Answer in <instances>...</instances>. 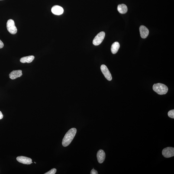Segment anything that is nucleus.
Wrapping results in <instances>:
<instances>
[{"label":"nucleus","mask_w":174,"mask_h":174,"mask_svg":"<svg viewBox=\"0 0 174 174\" xmlns=\"http://www.w3.org/2000/svg\"><path fill=\"white\" fill-rule=\"evenodd\" d=\"M76 129L74 128L70 129L66 133L62 142V145L64 147H66L70 144L76 134Z\"/></svg>","instance_id":"obj_1"},{"label":"nucleus","mask_w":174,"mask_h":174,"mask_svg":"<svg viewBox=\"0 0 174 174\" xmlns=\"http://www.w3.org/2000/svg\"><path fill=\"white\" fill-rule=\"evenodd\" d=\"M153 89L160 95L166 94L168 90V87L166 85L159 83L154 84L153 86Z\"/></svg>","instance_id":"obj_2"},{"label":"nucleus","mask_w":174,"mask_h":174,"mask_svg":"<svg viewBox=\"0 0 174 174\" xmlns=\"http://www.w3.org/2000/svg\"><path fill=\"white\" fill-rule=\"evenodd\" d=\"M7 30L10 33L12 34H15L17 32V29L16 27L13 20H9L7 23Z\"/></svg>","instance_id":"obj_3"},{"label":"nucleus","mask_w":174,"mask_h":174,"mask_svg":"<svg viewBox=\"0 0 174 174\" xmlns=\"http://www.w3.org/2000/svg\"><path fill=\"white\" fill-rule=\"evenodd\" d=\"M105 33L101 32L97 35L93 40V43L94 45L98 46L100 44L105 37Z\"/></svg>","instance_id":"obj_4"},{"label":"nucleus","mask_w":174,"mask_h":174,"mask_svg":"<svg viewBox=\"0 0 174 174\" xmlns=\"http://www.w3.org/2000/svg\"><path fill=\"white\" fill-rule=\"evenodd\" d=\"M162 153L165 158H169L174 156V148L172 147H167L162 151Z\"/></svg>","instance_id":"obj_5"},{"label":"nucleus","mask_w":174,"mask_h":174,"mask_svg":"<svg viewBox=\"0 0 174 174\" xmlns=\"http://www.w3.org/2000/svg\"><path fill=\"white\" fill-rule=\"evenodd\" d=\"M101 69L105 78L109 81H111L112 79V76L107 66L104 65H101Z\"/></svg>","instance_id":"obj_6"},{"label":"nucleus","mask_w":174,"mask_h":174,"mask_svg":"<svg viewBox=\"0 0 174 174\" xmlns=\"http://www.w3.org/2000/svg\"><path fill=\"white\" fill-rule=\"evenodd\" d=\"M17 161L20 163L25 165H30L32 162V160L30 158L26 157L24 156H20L17 157Z\"/></svg>","instance_id":"obj_7"},{"label":"nucleus","mask_w":174,"mask_h":174,"mask_svg":"<svg viewBox=\"0 0 174 174\" xmlns=\"http://www.w3.org/2000/svg\"><path fill=\"white\" fill-rule=\"evenodd\" d=\"M51 11L53 14L56 15H59L63 13L64 9L60 6L56 5L52 7Z\"/></svg>","instance_id":"obj_8"},{"label":"nucleus","mask_w":174,"mask_h":174,"mask_svg":"<svg viewBox=\"0 0 174 174\" xmlns=\"http://www.w3.org/2000/svg\"><path fill=\"white\" fill-rule=\"evenodd\" d=\"M139 30L142 38H145L147 37L149 34V31L147 27L144 26H141L139 28Z\"/></svg>","instance_id":"obj_9"},{"label":"nucleus","mask_w":174,"mask_h":174,"mask_svg":"<svg viewBox=\"0 0 174 174\" xmlns=\"http://www.w3.org/2000/svg\"><path fill=\"white\" fill-rule=\"evenodd\" d=\"M97 157L99 163H101L103 162L105 158V154L104 151L101 149L99 150L97 153Z\"/></svg>","instance_id":"obj_10"},{"label":"nucleus","mask_w":174,"mask_h":174,"mask_svg":"<svg viewBox=\"0 0 174 174\" xmlns=\"http://www.w3.org/2000/svg\"><path fill=\"white\" fill-rule=\"evenodd\" d=\"M22 75V71L21 70H14L9 74V77L11 79L13 80L20 77Z\"/></svg>","instance_id":"obj_11"},{"label":"nucleus","mask_w":174,"mask_h":174,"mask_svg":"<svg viewBox=\"0 0 174 174\" xmlns=\"http://www.w3.org/2000/svg\"><path fill=\"white\" fill-rule=\"evenodd\" d=\"M34 58V56H25L21 58L20 59V61L23 63H30L33 61Z\"/></svg>","instance_id":"obj_12"},{"label":"nucleus","mask_w":174,"mask_h":174,"mask_svg":"<svg viewBox=\"0 0 174 174\" xmlns=\"http://www.w3.org/2000/svg\"><path fill=\"white\" fill-rule=\"evenodd\" d=\"M117 10L120 13L125 14L128 11L127 7V6L124 4H120L117 7Z\"/></svg>","instance_id":"obj_13"},{"label":"nucleus","mask_w":174,"mask_h":174,"mask_svg":"<svg viewBox=\"0 0 174 174\" xmlns=\"http://www.w3.org/2000/svg\"><path fill=\"white\" fill-rule=\"evenodd\" d=\"M120 45L118 42H116L113 43L111 47V51L113 54H115L118 52Z\"/></svg>","instance_id":"obj_14"},{"label":"nucleus","mask_w":174,"mask_h":174,"mask_svg":"<svg viewBox=\"0 0 174 174\" xmlns=\"http://www.w3.org/2000/svg\"><path fill=\"white\" fill-rule=\"evenodd\" d=\"M168 116L172 118H174V110H172L169 111L168 113Z\"/></svg>","instance_id":"obj_15"},{"label":"nucleus","mask_w":174,"mask_h":174,"mask_svg":"<svg viewBox=\"0 0 174 174\" xmlns=\"http://www.w3.org/2000/svg\"><path fill=\"white\" fill-rule=\"evenodd\" d=\"M56 169L55 168H53V169H52L49 172L45 173V174H55L56 173Z\"/></svg>","instance_id":"obj_16"},{"label":"nucleus","mask_w":174,"mask_h":174,"mask_svg":"<svg viewBox=\"0 0 174 174\" xmlns=\"http://www.w3.org/2000/svg\"><path fill=\"white\" fill-rule=\"evenodd\" d=\"M91 174H98V172L96 170L94 169V168L91 170Z\"/></svg>","instance_id":"obj_17"},{"label":"nucleus","mask_w":174,"mask_h":174,"mask_svg":"<svg viewBox=\"0 0 174 174\" xmlns=\"http://www.w3.org/2000/svg\"><path fill=\"white\" fill-rule=\"evenodd\" d=\"M4 46V43L3 42L0 40V49L2 48Z\"/></svg>","instance_id":"obj_18"},{"label":"nucleus","mask_w":174,"mask_h":174,"mask_svg":"<svg viewBox=\"0 0 174 174\" xmlns=\"http://www.w3.org/2000/svg\"><path fill=\"white\" fill-rule=\"evenodd\" d=\"M3 117V114H2L1 112L0 111V120L2 119Z\"/></svg>","instance_id":"obj_19"},{"label":"nucleus","mask_w":174,"mask_h":174,"mask_svg":"<svg viewBox=\"0 0 174 174\" xmlns=\"http://www.w3.org/2000/svg\"><path fill=\"white\" fill-rule=\"evenodd\" d=\"M34 162V163H36V162Z\"/></svg>","instance_id":"obj_20"}]
</instances>
